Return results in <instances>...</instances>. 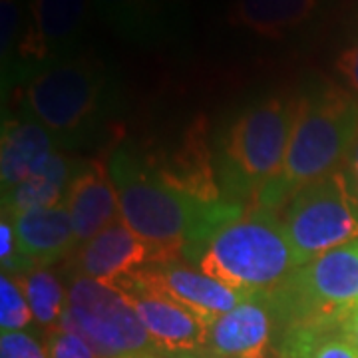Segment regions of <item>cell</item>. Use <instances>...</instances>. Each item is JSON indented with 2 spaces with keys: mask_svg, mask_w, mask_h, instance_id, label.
<instances>
[{
  "mask_svg": "<svg viewBox=\"0 0 358 358\" xmlns=\"http://www.w3.org/2000/svg\"><path fill=\"white\" fill-rule=\"evenodd\" d=\"M281 221L301 267L358 241V197L346 167L303 187L285 205Z\"/></svg>",
  "mask_w": 358,
  "mask_h": 358,
  "instance_id": "obj_7",
  "label": "cell"
},
{
  "mask_svg": "<svg viewBox=\"0 0 358 358\" xmlns=\"http://www.w3.org/2000/svg\"><path fill=\"white\" fill-rule=\"evenodd\" d=\"M138 313L154 345L171 358H201L211 322L166 294L141 287L131 275L110 285Z\"/></svg>",
  "mask_w": 358,
  "mask_h": 358,
  "instance_id": "obj_10",
  "label": "cell"
},
{
  "mask_svg": "<svg viewBox=\"0 0 358 358\" xmlns=\"http://www.w3.org/2000/svg\"><path fill=\"white\" fill-rule=\"evenodd\" d=\"M185 0H92V8L117 34L134 42H155L171 34Z\"/></svg>",
  "mask_w": 358,
  "mask_h": 358,
  "instance_id": "obj_17",
  "label": "cell"
},
{
  "mask_svg": "<svg viewBox=\"0 0 358 358\" xmlns=\"http://www.w3.org/2000/svg\"><path fill=\"white\" fill-rule=\"evenodd\" d=\"M299 98H268L251 106L227 129L219 178L231 203L251 205L279 173L293 134Z\"/></svg>",
  "mask_w": 358,
  "mask_h": 358,
  "instance_id": "obj_5",
  "label": "cell"
},
{
  "mask_svg": "<svg viewBox=\"0 0 358 358\" xmlns=\"http://www.w3.org/2000/svg\"><path fill=\"white\" fill-rule=\"evenodd\" d=\"M92 0H28L16 54L22 74L30 78L46 66L72 56L82 36Z\"/></svg>",
  "mask_w": 358,
  "mask_h": 358,
  "instance_id": "obj_9",
  "label": "cell"
},
{
  "mask_svg": "<svg viewBox=\"0 0 358 358\" xmlns=\"http://www.w3.org/2000/svg\"><path fill=\"white\" fill-rule=\"evenodd\" d=\"M343 333H345L346 338L350 341V345L355 346L358 352V310L345 320V324H343Z\"/></svg>",
  "mask_w": 358,
  "mask_h": 358,
  "instance_id": "obj_30",
  "label": "cell"
},
{
  "mask_svg": "<svg viewBox=\"0 0 358 358\" xmlns=\"http://www.w3.org/2000/svg\"><path fill=\"white\" fill-rule=\"evenodd\" d=\"M24 8L20 6V0H0V24H2V62L13 58L14 50L18 46V40L24 30Z\"/></svg>",
  "mask_w": 358,
  "mask_h": 358,
  "instance_id": "obj_24",
  "label": "cell"
},
{
  "mask_svg": "<svg viewBox=\"0 0 358 358\" xmlns=\"http://www.w3.org/2000/svg\"><path fill=\"white\" fill-rule=\"evenodd\" d=\"M319 4L320 0H233L227 20L259 38L279 40L310 22Z\"/></svg>",
  "mask_w": 358,
  "mask_h": 358,
  "instance_id": "obj_19",
  "label": "cell"
},
{
  "mask_svg": "<svg viewBox=\"0 0 358 358\" xmlns=\"http://www.w3.org/2000/svg\"><path fill=\"white\" fill-rule=\"evenodd\" d=\"M0 263H2V271L10 275H24L30 271L24 257L20 253L13 219L4 213L0 221Z\"/></svg>",
  "mask_w": 358,
  "mask_h": 358,
  "instance_id": "obj_25",
  "label": "cell"
},
{
  "mask_svg": "<svg viewBox=\"0 0 358 358\" xmlns=\"http://www.w3.org/2000/svg\"><path fill=\"white\" fill-rule=\"evenodd\" d=\"M150 263H157L155 251L129 231L124 221H117L80 245L74 259L76 275L96 279L108 287Z\"/></svg>",
  "mask_w": 358,
  "mask_h": 358,
  "instance_id": "obj_13",
  "label": "cell"
},
{
  "mask_svg": "<svg viewBox=\"0 0 358 358\" xmlns=\"http://www.w3.org/2000/svg\"><path fill=\"white\" fill-rule=\"evenodd\" d=\"M8 217L13 219L20 253L30 271L50 267L78 245L66 203L32 209Z\"/></svg>",
  "mask_w": 358,
  "mask_h": 358,
  "instance_id": "obj_15",
  "label": "cell"
},
{
  "mask_svg": "<svg viewBox=\"0 0 358 358\" xmlns=\"http://www.w3.org/2000/svg\"><path fill=\"white\" fill-rule=\"evenodd\" d=\"M267 301L277 333L296 324L343 327L358 310V241L305 263Z\"/></svg>",
  "mask_w": 358,
  "mask_h": 358,
  "instance_id": "obj_6",
  "label": "cell"
},
{
  "mask_svg": "<svg viewBox=\"0 0 358 358\" xmlns=\"http://www.w3.org/2000/svg\"><path fill=\"white\" fill-rule=\"evenodd\" d=\"M358 138V98L336 84H322L299 98L293 134L279 173L251 207L279 211L303 187L346 164Z\"/></svg>",
  "mask_w": 358,
  "mask_h": 358,
  "instance_id": "obj_2",
  "label": "cell"
},
{
  "mask_svg": "<svg viewBox=\"0 0 358 358\" xmlns=\"http://www.w3.org/2000/svg\"><path fill=\"white\" fill-rule=\"evenodd\" d=\"M193 265L247 299H271L301 267L277 211L251 205L207 239Z\"/></svg>",
  "mask_w": 358,
  "mask_h": 358,
  "instance_id": "obj_3",
  "label": "cell"
},
{
  "mask_svg": "<svg viewBox=\"0 0 358 358\" xmlns=\"http://www.w3.org/2000/svg\"><path fill=\"white\" fill-rule=\"evenodd\" d=\"M74 167L60 152L52 155L48 164L22 183L2 192V213L16 215L32 209L64 203L68 185L74 178Z\"/></svg>",
  "mask_w": 358,
  "mask_h": 358,
  "instance_id": "obj_20",
  "label": "cell"
},
{
  "mask_svg": "<svg viewBox=\"0 0 358 358\" xmlns=\"http://www.w3.org/2000/svg\"><path fill=\"white\" fill-rule=\"evenodd\" d=\"M112 100L106 66L88 56H70L26 80L22 102L28 117L50 131L58 143L88 140L103 124Z\"/></svg>",
  "mask_w": 358,
  "mask_h": 358,
  "instance_id": "obj_4",
  "label": "cell"
},
{
  "mask_svg": "<svg viewBox=\"0 0 358 358\" xmlns=\"http://www.w3.org/2000/svg\"><path fill=\"white\" fill-rule=\"evenodd\" d=\"M58 141L44 126L26 115L24 120H6L0 148L2 192L22 183L48 164L56 154Z\"/></svg>",
  "mask_w": 358,
  "mask_h": 358,
  "instance_id": "obj_18",
  "label": "cell"
},
{
  "mask_svg": "<svg viewBox=\"0 0 358 358\" xmlns=\"http://www.w3.org/2000/svg\"><path fill=\"white\" fill-rule=\"evenodd\" d=\"M159 179L181 195H187L201 203L221 201V189L215 178L209 145L205 138L203 120H197L185 131L183 143L171 155L166 166L155 167Z\"/></svg>",
  "mask_w": 358,
  "mask_h": 358,
  "instance_id": "obj_16",
  "label": "cell"
},
{
  "mask_svg": "<svg viewBox=\"0 0 358 358\" xmlns=\"http://www.w3.org/2000/svg\"><path fill=\"white\" fill-rule=\"evenodd\" d=\"M24 289L26 299L34 320L48 333L56 331L62 322L68 291L62 281L48 268H32L24 275H16Z\"/></svg>",
  "mask_w": 358,
  "mask_h": 358,
  "instance_id": "obj_22",
  "label": "cell"
},
{
  "mask_svg": "<svg viewBox=\"0 0 358 358\" xmlns=\"http://www.w3.org/2000/svg\"><path fill=\"white\" fill-rule=\"evenodd\" d=\"M129 358H167L166 355H140V357H129Z\"/></svg>",
  "mask_w": 358,
  "mask_h": 358,
  "instance_id": "obj_31",
  "label": "cell"
},
{
  "mask_svg": "<svg viewBox=\"0 0 358 358\" xmlns=\"http://www.w3.org/2000/svg\"><path fill=\"white\" fill-rule=\"evenodd\" d=\"M58 329L82 336L100 358L164 355L128 301L112 287L84 275H74L68 287Z\"/></svg>",
  "mask_w": 358,
  "mask_h": 358,
  "instance_id": "obj_8",
  "label": "cell"
},
{
  "mask_svg": "<svg viewBox=\"0 0 358 358\" xmlns=\"http://www.w3.org/2000/svg\"><path fill=\"white\" fill-rule=\"evenodd\" d=\"M129 275L141 287L154 293L166 294L209 322H213L217 317L237 308L243 301H247L245 294L211 279L199 268L187 267L181 261L150 263Z\"/></svg>",
  "mask_w": 358,
  "mask_h": 358,
  "instance_id": "obj_11",
  "label": "cell"
},
{
  "mask_svg": "<svg viewBox=\"0 0 358 358\" xmlns=\"http://www.w3.org/2000/svg\"><path fill=\"white\" fill-rule=\"evenodd\" d=\"M46 346L50 358H100L82 336L64 329H56L48 333Z\"/></svg>",
  "mask_w": 358,
  "mask_h": 358,
  "instance_id": "obj_26",
  "label": "cell"
},
{
  "mask_svg": "<svg viewBox=\"0 0 358 358\" xmlns=\"http://www.w3.org/2000/svg\"><path fill=\"white\" fill-rule=\"evenodd\" d=\"M275 334L267 299H247L211 322L201 358H267Z\"/></svg>",
  "mask_w": 358,
  "mask_h": 358,
  "instance_id": "obj_12",
  "label": "cell"
},
{
  "mask_svg": "<svg viewBox=\"0 0 358 358\" xmlns=\"http://www.w3.org/2000/svg\"><path fill=\"white\" fill-rule=\"evenodd\" d=\"M0 358H50L48 346H44L36 336L16 331L2 333L0 336Z\"/></svg>",
  "mask_w": 358,
  "mask_h": 358,
  "instance_id": "obj_27",
  "label": "cell"
},
{
  "mask_svg": "<svg viewBox=\"0 0 358 358\" xmlns=\"http://www.w3.org/2000/svg\"><path fill=\"white\" fill-rule=\"evenodd\" d=\"M124 225L150 245L157 263L189 261L215 231L245 209L241 203H201L166 185L152 164L117 150L110 164Z\"/></svg>",
  "mask_w": 358,
  "mask_h": 358,
  "instance_id": "obj_1",
  "label": "cell"
},
{
  "mask_svg": "<svg viewBox=\"0 0 358 358\" xmlns=\"http://www.w3.org/2000/svg\"><path fill=\"white\" fill-rule=\"evenodd\" d=\"M34 315L30 310L24 289L16 275H0V329L2 333L24 331L32 322Z\"/></svg>",
  "mask_w": 358,
  "mask_h": 358,
  "instance_id": "obj_23",
  "label": "cell"
},
{
  "mask_svg": "<svg viewBox=\"0 0 358 358\" xmlns=\"http://www.w3.org/2000/svg\"><path fill=\"white\" fill-rule=\"evenodd\" d=\"M346 173H348L350 185H352V189L358 197V138L352 145V152L348 155V159H346Z\"/></svg>",
  "mask_w": 358,
  "mask_h": 358,
  "instance_id": "obj_29",
  "label": "cell"
},
{
  "mask_svg": "<svg viewBox=\"0 0 358 358\" xmlns=\"http://www.w3.org/2000/svg\"><path fill=\"white\" fill-rule=\"evenodd\" d=\"M277 358H358L343 327L296 324L277 333Z\"/></svg>",
  "mask_w": 358,
  "mask_h": 358,
  "instance_id": "obj_21",
  "label": "cell"
},
{
  "mask_svg": "<svg viewBox=\"0 0 358 358\" xmlns=\"http://www.w3.org/2000/svg\"><path fill=\"white\" fill-rule=\"evenodd\" d=\"M64 203L72 217L78 245H84L110 225L122 221L110 169L100 162L78 167L68 185Z\"/></svg>",
  "mask_w": 358,
  "mask_h": 358,
  "instance_id": "obj_14",
  "label": "cell"
},
{
  "mask_svg": "<svg viewBox=\"0 0 358 358\" xmlns=\"http://www.w3.org/2000/svg\"><path fill=\"white\" fill-rule=\"evenodd\" d=\"M334 70L345 80L348 90L358 98V38L350 42L334 60Z\"/></svg>",
  "mask_w": 358,
  "mask_h": 358,
  "instance_id": "obj_28",
  "label": "cell"
}]
</instances>
